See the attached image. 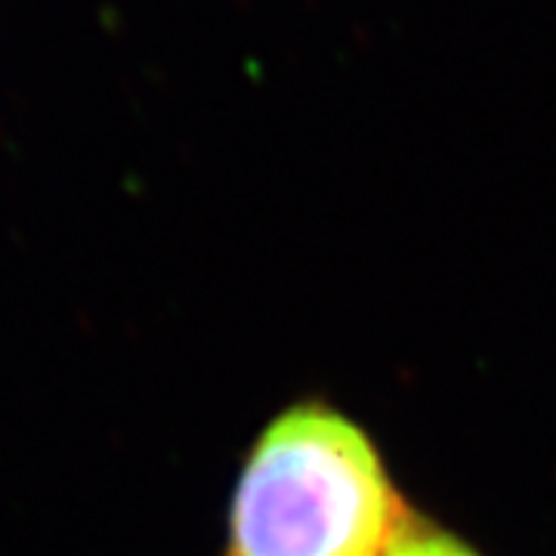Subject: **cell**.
<instances>
[{"label": "cell", "mask_w": 556, "mask_h": 556, "mask_svg": "<svg viewBox=\"0 0 556 556\" xmlns=\"http://www.w3.org/2000/svg\"><path fill=\"white\" fill-rule=\"evenodd\" d=\"M383 556H477L467 544L442 532L430 522L408 519V526L396 535V541L383 551Z\"/></svg>", "instance_id": "cell-2"}, {"label": "cell", "mask_w": 556, "mask_h": 556, "mask_svg": "<svg viewBox=\"0 0 556 556\" xmlns=\"http://www.w3.org/2000/svg\"><path fill=\"white\" fill-rule=\"evenodd\" d=\"M408 519L371 439L334 408L303 402L244 460L226 556H383Z\"/></svg>", "instance_id": "cell-1"}]
</instances>
